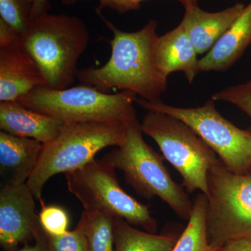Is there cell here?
Here are the masks:
<instances>
[{"mask_svg": "<svg viewBox=\"0 0 251 251\" xmlns=\"http://www.w3.org/2000/svg\"><path fill=\"white\" fill-rule=\"evenodd\" d=\"M98 14L113 34L111 56L103 67L78 69L77 80L105 93L115 88L129 91L148 101L161 99L168 78L158 70L153 57L158 22L150 20L139 31L128 32Z\"/></svg>", "mask_w": 251, "mask_h": 251, "instance_id": "1", "label": "cell"}, {"mask_svg": "<svg viewBox=\"0 0 251 251\" xmlns=\"http://www.w3.org/2000/svg\"><path fill=\"white\" fill-rule=\"evenodd\" d=\"M85 23L75 16L46 13L31 20L21 38L53 90L68 88L76 78L78 59L90 41Z\"/></svg>", "mask_w": 251, "mask_h": 251, "instance_id": "2", "label": "cell"}, {"mask_svg": "<svg viewBox=\"0 0 251 251\" xmlns=\"http://www.w3.org/2000/svg\"><path fill=\"white\" fill-rule=\"evenodd\" d=\"M128 125L97 122L64 124L55 138L43 144L35 170L26 182L35 199H41L44 186L54 175L76 171L94 160L104 148L123 145Z\"/></svg>", "mask_w": 251, "mask_h": 251, "instance_id": "3", "label": "cell"}, {"mask_svg": "<svg viewBox=\"0 0 251 251\" xmlns=\"http://www.w3.org/2000/svg\"><path fill=\"white\" fill-rule=\"evenodd\" d=\"M136 120L128 125L126 140L102 159L123 172L125 181L137 194L148 200L161 198L183 220L190 219L193 202L184 187L172 179L163 158L145 140Z\"/></svg>", "mask_w": 251, "mask_h": 251, "instance_id": "4", "label": "cell"}, {"mask_svg": "<svg viewBox=\"0 0 251 251\" xmlns=\"http://www.w3.org/2000/svg\"><path fill=\"white\" fill-rule=\"evenodd\" d=\"M136 99L137 95L129 91L111 94L82 85L63 90L37 87L16 101L64 123L97 122L128 125L138 120L134 106Z\"/></svg>", "mask_w": 251, "mask_h": 251, "instance_id": "5", "label": "cell"}, {"mask_svg": "<svg viewBox=\"0 0 251 251\" xmlns=\"http://www.w3.org/2000/svg\"><path fill=\"white\" fill-rule=\"evenodd\" d=\"M206 237L211 249L251 237V174H236L218 158L207 174Z\"/></svg>", "mask_w": 251, "mask_h": 251, "instance_id": "6", "label": "cell"}, {"mask_svg": "<svg viewBox=\"0 0 251 251\" xmlns=\"http://www.w3.org/2000/svg\"><path fill=\"white\" fill-rule=\"evenodd\" d=\"M140 128L181 175L185 190H199L207 196L208 172L219 158L196 132L179 119L153 111L147 112Z\"/></svg>", "mask_w": 251, "mask_h": 251, "instance_id": "7", "label": "cell"}, {"mask_svg": "<svg viewBox=\"0 0 251 251\" xmlns=\"http://www.w3.org/2000/svg\"><path fill=\"white\" fill-rule=\"evenodd\" d=\"M65 176L68 190L78 200L84 210L105 213L156 233V220L149 206L126 192L119 184L115 168L108 162L94 158Z\"/></svg>", "mask_w": 251, "mask_h": 251, "instance_id": "8", "label": "cell"}, {"mask_svg": "<svg viewBox=\"0 0 251 251\" xmlns=\"http://www.w3.org/2000/svg\"><path fill=\"white\" fill-rule=\"evenodd\" d=\"M211 99L202 106L179 108L159 100L148 101L137 98L136 103L147 111L163 112L184 122L219 156L227 169L236 174L251 170V133L225 118Z\"/></svg>", "mask_w": 251, "mask_h": 251, "instance_id": "9", "label": "cell"}, {"mask_svg": "<svg viewBox=\"0 0 251 251\" xmlns=\"http://www.w3.org/2000/svg\"><path fill=\"white\" fill-rule=\"evenodd\" d=\"M34 195L25 184H4L0 191V244L11 251L36 239L41 227Z\"/></svg>", "mask_w": 251, "mask_h": 251, "instance_id": "10", "label": "cell"}, {"mask_svg": "<svg viewBox=\"0 0 251 251\" xmlns=\"http://www.w3.org/2000/svg\"><path fill=\"white\" fill-rule=\"evenodd\" d=\"M41 86L48 87L45 77L21 41L0 47V102L16 101Z\"/></svg>", "mask_w": 251, "mask_h": 251, "instance_id": "11", "label": "cell"}, {"mask_svg": "<svg viewBox=\"0 0 251 251\" xmlns=\"http://www.w3.org/2000/svg\"><path fill=\"white\" fill-rule=\"evenodd\" d=\"M184 6V16L180 23L184 26L198 54H202L214 47L246 6L238 2L218 12L204 11L196 3Z\"/></svg>", "mask_w": 251, "mask_h": 251, "instance_id": "12", "label": "cell"}, {"mask_svg": "<svg viewBox=\"0 0 251 251\" xmlns=\"http://www.w3.org/2000/svg\"><path fill=\"white\" fill-rule=\"evenodd\" d=\"M153 52L157 68L167 78L173 73L183 72L191 84L200 73L198 53L181 23L173 30L157 36Z\"/></svg>", "mask_w": 251, "mask_h": 251, "instance_id": "13", "label": "cell"}, {"mask_svg": "<svg viewBox=\"0 0 251 251\" xmlns=\"http://www.w3.org/2000/svg\"><path fill=\"white\" fill-rule=\"evenodd\" d=\"M251 44V0L214 47L199 59L200 73L228 70Z\"/></svg>", "mask_w": 251, "mask_h": 251, "instance_id": "14", "label": "cell"}, {"mask_svg": "<svg viewBox=\"0 0 251 251\" xmlns=\"http://www.w3.org/2000/svg\"><path fill=\"white\" fill-rule=\"evenodd\" d=\"M64 124L18 101L0 102V128L9 134L45 144L59 134Z\"/></svg>", "mask_w": 251, "mask_h": 251, "instance_id": "15", "label": "cell"}, {"mask_svg": "<svg viewBox=\"0 0 251 251\" xmlns=\"http://www.w3.org/2000/svg\"><path fill=\"white\" fill-rule=\"evenodd\" d=\"M43 143L0 132V170L4 184H25L35 170Z\"/></svg>", "mask_w": 251, "mask_h": 251, "instance_id": "16", "label": "cell"}, {"mask_svg": "<svg viewBox=\"0 0 251 251\" xmlns=\"http://www.w3.org/2000/svg\"><path fill=\"white\" fill-rule=\"evenodd\" d=\"M113 227L115 251H171L179 239L144 232L119 218H114Z\"/></svg>", "mask_w": 251, "mask_h": 251, "instance_id": "17", "label": "cell"}, {"mask_svg": "<svg viewBox=\"0 0 251 251\" xmlns=\"http://www.w3.org/2000/svg\"><path fill=\"white\" fill-rule=\"evenodd\" d=\"M207 197L198 193L193 201L192 213L187 226L171 251H211L206 237V218Z\"/></svg>", "mask_w": 251, "mask_h": 251, "instance_id": "18", "label": "cell"}, {"mask_svg": "<svg viewBox=\"0 0 251 251\" xmlns=\"http://www.w3.org/2000/svg\"><path fill=\"white\" fill-rule=\"evenodd\" d=\"M113 219L99 211L82 212L77 225L87 237L90 251H115Z\"/></svg>", "mask_w": 251, "mask_h": 251, "instance_id": "19", "label": "cell"}, {"mask_svg": "<svg viewBox=\"0 0 251 251\" xmlns=\"http://www.w3.org/2000/svg\"><path fill=\"white\" fill-rule=\"evenodd\" d=\"M34 1V0H0V19L22 36L30 24Z\"/></svg>", "mask_w": 251, "mask_h": 251, "instance_id": "20", "label": "cell"}, {"mask_svg": "<svg viewBox=\"0 0 251 251\" xmlns=\"http://www.w3.org/2000/svg\"><path fill=\"white\" fill-rule=\"evenodd\" d=\"M211 99L232 104L244 112L250 119V126L247 130L251 133V81L223 89L213 94Z\"/></svg>", "mask_w": 251, "mask_h": 251, "instance_id": "21", "label": "cell"}, {"mask_svg": "<svg viewBox=\"0 0 251 251\" xmlns=\"http://www.w3.org/2000/svg\"><path fill=\"white\" fill-rule=\"evenodd\" d=\"M39 216L41 227L46 234L60 236L67 232L69 216L60 206L43 204Z\"/></svg>", "mask_w": 251, "mask_h": 251, "instance_id": "22", "label": "cell"}, {"mask_svg": "<svg viewBox=\"0 0 251 251\" xmlns=\"http://www.w3.org/2000/svg\"><path fill=\"white\" fill-rule=\"evenodd\" d=\"M47 237L50 251H90L87 237L78 225L62 235L47 234Z\"/></svg>", "mask_w": 251, "mask_h": 251, "instance_id": "23", "label": "cell"}, {"mask_svg": "<svg viewBox=\"0 0 251 251\" xmlns=\"http://www.w3.org/2000/svg\"><path fill=\"white\" fill-rule=\"evenodd\" d=\"M148 0H98L99 6L97 8V14L100 13L103 9H110L116 11L120 14H125L132 11H138L140 9V5L143 1ZM182 4L196 3L198 4L199 0H177Z\"/></svg>", "mask_w": 251, "mask_h": 251, "instance_id": "24", "label": "cell"}, {"mask_svg": "<svg viewBox=\"0 0 251 251\" xmlns=\"http://www.w3.org/2000/svg\"><path fill=\"white\" fill-rule=\"evenodd\" d=\"M21 36L7 23L0 19V47H4L21 41Z\"/></svg>", "mask_w": 251, "mask_h": 251, "instance_id": "25", "label": "cell"}, {"mask_svg": "<svg viewBox=\"0 0 251 251\" xmlns=\"http://www.w3.org/2000/svg\"><path fill=\"white\" fill-rule=\"evenodd\" d=\"M221 248L224 251H251V237L232 239Z\"/></svg>", "mask_w": 251, "mask_h": 251, "instance_id": "26", "label": "cell"}, {"mask_svg": "<svg viewBox=\"0 0 251 251\" xmlns=\"http://www.w3.org/2000/svg\"><path fill=\"white\" fill-rule=\"evenodd\" d=\"M36 243L34 245L26 244L24 247L18 251H50L47 234L44 229H41L40 233L36 238Z\"/></svg>", "mask_w": 251, "mask_h": 251, "instance_id": "27", "label": "cell"}, {"mask_svg": "<svg viewBox=\"0 0 251 251\" xmlns=\"http://www.w3.org/2000/svg\"><path fill=\"white\" fill-rule=\"evenodd\" d=\"M50 8V3L49 0H34L32 13H31V20L41 15L49 13Z\"/></svg>", "mask_w": 251, "mask_h": 251, "instance_id": "28", "label": "cell"}, {"mask_svg": "<svg viewBox=\"0 0 251 251\" xmlns=\"http://www.w3.org/2000/svg\"><path fill=\"white\" fill-rule=\"evenodd\" d=\"M77 0H62L63 4L65 5H72L76 2Z\"/></svg>", "mask_w": 251, "mask_h": 251, "instance_id": "29", "label": "cell"}, {"mask_svg": "<svg viewBox=\"0 0 251 251\" xmlns=\"http://www.w3.org/2000/svg\"><path fill=\"white\" fill-rule=\"evenodd\" d=\"M211 251H224L222 248H218V249H213Z\"/></svg>", "mask_w": 251, "mask_h": 251, "instance_id": "30", "label": "cell"}, {"mask_svg": "<svg viewBox=\"0 0 251 251\" xmlns=\"http://www.w3.org/2000/svg\"><path fill=\"white\" fill-rule=\"evenodd\" d=\"M250 173V174H251V170L250 173Z\"/></svg>", "mask_w": 251, "mask_h": 251, "instance_id": "31", "label": "cell"}]
</instances>
